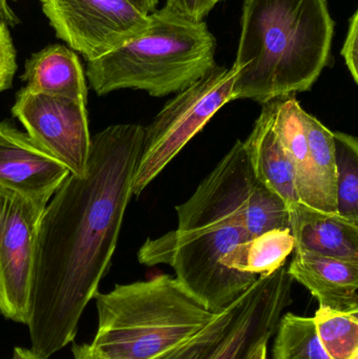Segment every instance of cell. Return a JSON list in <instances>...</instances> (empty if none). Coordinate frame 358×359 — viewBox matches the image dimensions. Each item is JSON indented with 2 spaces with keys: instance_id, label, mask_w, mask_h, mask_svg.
<instances>
[{
  "instance_id": "1",
  "label": "cell",
  "mask_w": 358,
  "mask_h": 359,
  "mask_svg": "<svg viewBox=\"0 0 358 359\" xmlns=\"http://www.w3.org/2000/svg\"><path fill=\"white\" fill-rule=\"evenodd\" d=\"M144 141L138 124L109 126L92 138L83 176L69 174L38 229L29 327L43 359L73 343L117 247Z\"/></svg>"
},
{
  "instance_id": "2",
  "label": "cell",
  "mask_w": 358,
  "mask_h": 359,
  "mask_svg": "<svg viewBox=\"0 0 358 359\" xmlns=\"http://www.w3.org/2000/svg\"><path fill=\"white\" fill-rule=\"evenodd\" d=\"M256 180L244 143L235 141L193 196L176 207L178 228L165 234V264L174 268L180 284L214 313L259 278L222 263L235 247L252 238L245 211Z\"/></svg>"
},
{
  "instance_id": "3",
  "label": "cell",
  "mask_w": 358,
  "mask_h": 359,
  "mask_svg": "<svg viewBox=\"0 0 358 359\" xmlns=\"http://www.w3.org/2000/svg\"><path fill=\"white\" fill-rule=\"evenodd\" d=\"M333 35L327 0H245L233 100L264 105L311 90L329 63Z\"/></svg>"
},
{
  "instance_id": "4",
  "label": "cell",
  "mask_w": 358,
  "mask_h": 359,
  "mask_svg": "<svg viewBox=\"0 0 358 359\" xmlns=\"http://www.w3.org/2000/svg\"><path fill=\"white\" fill-rule=\"evenodd\" d=\"M98 331L92 347L105 359H151L209 324L210 311L174 276L117 285L97 293Z\"/></svg>"
},
{
  "instance_id": "5",
  "label": "cell",
  "mask_w": 358,
  "mask_h": 359,
  "mask_svg": "<svg viewBox=\"0 0 358 359\" xmlns=\"http://www.w3.org/2000/svg\"><path fill=\"white\" fill-rule=\"evenodd\" d=\"M149 15L141 35L88 61L86 77L99 96L124 88L153 97L177 94L216 65V40L205 21L191 22L165 8Z\"/></svg>"
},
{
  "instance_id": "6",
  "label": "cell",
  "mask_w": 358,
  "mask_h": 359,
  "mask_svg": "<svg viewBox=\"0 0 358 359\" xmlns=\"http://www.w3.org/2000/svg\"><path fill=\"white\" fill-rule=\"evenodd\" d=\"M285 266L261 276L186 341L151 359H249L275 337L283 311L292 304V284Z\"/></svg>"
},
{
  "instance_id": "7",
  "label": "cell",
  "mask_w": 358,
  "mask_h": 359,
  "mask_svg": "<svg viewBox=\"0 0 358 359\" xmlns=\"http://www.w3.org/2000/svg\"><path fill=\"white\" fill-rule=\"evenodd\" d=\"M233 67L216 65L164 105L151 123L144 128L132 196H140L219 109L233 100Z\"/></svg>"
},
{
  "instance_id": "8",
  "label": "cell",
  "mask_w": 358,
  "mask_h": 359,
  "mask_svg": "<svg viewBox=\"0 0 358 359\" xmlns=\"http://www.w3.org/2000/svg\"><path fill=\"white\" fill-rule=\"evenodd\" d=\"M48 201L0 187V313L27 326L38 229Z\"/></svg>"
},
{
  "instance_id": "9",
  "label": "cell",
  "mask_w": 358,
  "mask_h": 359,
  "mask_svg": "<svg viewBox=\"0 0 358 359\" xmlns=\"http://www.w3.org/2000/svg\"><path fill=\"white\" fill-rule=\"evenodd\" d=\"M59 39L95 60L138 37L151 23L130 0H40Z\"/></svg>"
},
{
  "instance_id": "10",
  "label": "cell",
  "mask_w": 358,
  "mask_h": 359,
  "mask_svg": "<svg viewBox=\"0 0 358 359\" xmlns=\"http://www.w3.org/2000/svg\"><path fill=\"white\" fill-rule=\"evenodd\" d=\"M12 113L32 140L71 174H85L92 147L86 103L25 86L17 94Z\"/></svg>"
},
{
  "instance_id": "11",
  "label": "cell",
  "mask_w": 358,
  "mask_h": 359,
  "mask_svg": "<svg viewBox=\"0 0 358 359\" xmlns=\"http://www.w3.org/2000/svg\"><path fill=\"white\" fill-rule=\"evenodd\" d=\"M69 174L29 135L0 122V187L25 196L50 198Z\"/></svg>"
},
{
  "instance_id": "12",
  "label": "cell",
  "mask_w": 358,
  "mask_h": 359,
  "mask_svg": "<svg viewBox=\"0 0 358 359\" xmlns=\"http://www.w3.org/2000/svg\"><path fill=\"white\" fill-rule=\"evenodd\" d=\"M287 271L292 280L310 291L319 307L358 310V262L294 249Z\"/></svg>"
},
{
  "instance_id": "13",
  "label": "cell",
  "mask_w": 358,
  "mask_h": 359,
  "mask_svg": "<svg viewBox=\"0 0 358 359\" xmlns=\"http://www.w3.org/2000/svg\"><path fill=\"white\" fill-rule=\"evenodd\" d=\"M289 222L294 249L358 262V224L302 203L289 207Z\"/></svg>"
},
{
  "instance_id": "14",
  "label": "cell",
  "mask_w": 358,
  "mask_h": 359,
  "mask_svg": "<svg viewBox=\"0 0 358 359\" xmlns=\"http://www.w3.org/2000/svg\"><path fill=\"white\" fill-rule=\"evenodd\" d=\"M254 177L287 205L300 203L294 170L273 128V101L263 105L262 113L244 141Z\"/></svg>"
},
{
  "instance_id": "15",
  "label": "cell",
  "mask_w": 358,
  "mask_h": 359,
  "mask_svg": "<svg viewBox=\"0 0 358 359\" xmlns=\"http://www.w3.org/2000/svg\"><path fill=\"white\" fill-rule=\"evenodd\" d=\"M23 81L36 92L88 102L85 75L74 50L53 44L32 55L25 62Z\"/></svg>"
},
{
  "instance_id": "16",
  "label": "cell",
  "mask_w": 358,
  "mask_h": 359,
  "mask_svg": "<svg viewBox=\"0 0 358 359\" xmlns=\"http://www.w3.org/2000/svg\"><path fill=\"white\" fill-rule=\"evenodd\" d=\"M273 128L291 163L296 194L302 204L312 207L313 184L308 141L302 119L303 107L296 95L273 99Z\"/></svg>"
},
{
  "instance_id": "17",
  "label": "cell",
  "mask_w": 358,
  "mask_h": 359,
  "mask_svg": "<svg viewBox=\"0 0 358 359\" xmlns=\"http://www.w3.org/2000/svg\"><path fill=\"white\" fill-rule=\"evenodd\" d=\"M308 141L312 174L313 203L311 208L338 213L336 209V166L333 132L315 116L302 111Z\"/></svg>"
},
{
  "instance_id": "18",
  "label": "cell",
  "mask_w": 358,
  "mask_h": 359,
  "mask_svg": "<svg viewBox=\"0 0 358 359\" xmlns=\"http://www.w3.org/2000/svg\"><path fill=\"white\" fill-rule=\"evenodd\" d=\"M296 248L290 229H275L235 247L224 259L228 269L254 276H268L285 265Z\"/></svg>"
},
{
  "instance_id": "19",
  "label": "cell",
  "mask_w": 358,
  "mask_h": 359,
  "mask_svg": "<svg viewBox=\"0 0 358 359\" xmlns=\"http://www.w3.org/2000/svg\"><path fill=\"white\" fill-rule=\"evenodd\" d=\"M271 359H331L317 337L313 318L288 312L280 318Z\"/></svg>"
},
{
  "instance_id": "20",
  "label": "cell",
  "mask_w": 358,
  "mask_h": 359,
  "mask_svg": "<svg viewBox=\"0 0 358 359\" xmlns=\"http://www.w3.org/2000/svg\"><path fill=\"white\" fill-rule=\"evenodd\" d=\"M313 320L330 358L358 359V310L344 312L319 307Z\"/></svg>"
},
{
  "instance_id": "21",
  "label": "cell",
  "mask_w": 358,
  "mask_h": 359,
  "mask_svg": "<svg viewBox=\"0 0 358 359\" xmlns=\"http://www.w3.org/2000/svg\"><path fill=\"white\" fill-rule=\"evenodd\" d=\"M336 166V209L340 217L358 224V141L334 132Z\"/></svg>"
},
{
  "instance_id": "22",
  "label": "cell",
  "mask_w": 358,
  "mask_h": 359,
  "mask_svg": "<svg viewBox=\"0 0 358 359\" xmlns=\"http://www.w3.org/2000/svg\"><path fill=\"white\" fill-rule=\"evenodd\" d=\"M16 57L10 27L0 22V93L12 86L17 69Z\"/></svg>"
},
{
  "instance_id": "23",
  "label": "cell",
  "mask_w": 358,
  "mask_h": 359,
  "mask_svg": "<svg viewBox=\"0 0 358 359\" xmlns=\"http://www.w3.org/2000/svg\"><path fill=\"white\" fill-rule=\"evenodd\" d=\"M216 0H166L164 8L191 22H201L214 8Z\"/></svg>"
},
{
  "instance_id": "24",
  "label": "cell",
  "mask_w": 358,
  "mask_h": 359,
  "mask_svg": "<svg viewBox=\"0 0 358 359\" xmlns=\"http://www.w3.org/2000/svg\"><path fill=\"white\" fill-rule=\"evenodd\" d=\"M340 55L344 57L347 67L355 83H358V13L349 20L348 34Z\"/></svg>"
},
{
  "instance_id": "25",
  "label": "cell",
  "mask_w": 358,
  "mask_h": 359,
  "mask_svg": "<svg viewBox=\"0 0 358 359\" xmlns=\"http://www.w3.org/2000/svg\"><path fill=\"white\" fill-rule=\"evenodd\" d=\"M74 359H105L92 347V345H76L74 344L71 347Z\"/></svg>"
},
{
  "instance_id": "26",
  "label": "cell",
  "mask_w": 358,
  "mask_h": 359,
  "mask_svg": "<svg viewBox=\"0 0 358 359\" xmlns=\"http://www.w3.org/2000/svg\"><path fill=\"white\" fill-rule=\"evenodd\" d=\"M0 22L6 23L8 27L18 25V17L11 8L8 0H0Z\"/></svg>"
},
{
  "instance_id": "27",
  "label": "cell",
  "mask_w": 358,
  "mask_h": 359,
  "mask_svg": "<svg viewBox=\"0 0 358 359\" xmlns=\"http://www.w3.org/2000/svg\"><path fill=\"white\" fill-rule=\"evenodd\" d=\"M130 1L145 14L155 12L159 4V0H130Z\"/></svg>"
},
{
  "instance_id": "28",
  "label": "cell",
  "mask_w": 358,
  "mask_h": 359,
  "mask_svg": "<svg viewBox=\"0 0 358 359\" xmlns=\"http://www.w3.org/2000/svg\"><path fill=\"white\" fill-rule=\"evenodd\" d=\"M12 359H43L34 353L31 349H25V348H15Z\"/></svg>"
},
{
  "instance_id": "29",
  "label": "cell",
  "mask_w": 358,
  "mask_h": 359,
  "mask_svg": "<svg viewBox=\"0 0 358 359\" xmlns=\"http://www.w3.org/2000/svg\"><path fill=\"white\" fill-rule=\"evenodd\" d=\"M267 346L268 344H262L259 346L249 359H267Z\"/></svg>"
},
{
  "instance_id": "30",
  "label": "cell",
  "mask_w": 358,
  "mask_h": 359,
  "mask_svg": "<svg viewBox=\"0 0 358 359\" xmlns=\"http://www.w3.org/2000/svg\"><path fill=\"white\" fill-rule=\"evenodd\" d=\"M219 1H221V0H216V4H218Z\"/></svg>"
}]
</instances>
